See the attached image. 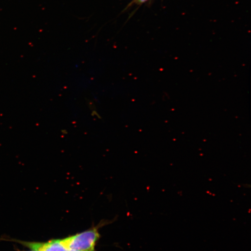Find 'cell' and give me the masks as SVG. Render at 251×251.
<instances>
[{"mask_svg": "<svg viewBox=\"0 0 251 251\" xmlns=\"http://www.w3.org/2000/svg\"><path fill=\"white\" fill-rule=\"evenodd\" d=\"M107 221H102L97 226L63 239L68 251H94L96 243L100 237L98 229L106 225Z\"/></svg>", "mask_w": 251, "mask_h": 251, "instance_id": "cell-1", "label": "cell"}, {"mask_svg": "<svg viewBox=\"0 0 251 251\" xmlns=\"http://www.w3.org/2000/svg\"><path fill=\"white\" fill-rule=\"evenodd\" d=\"M30 250L35 251H68L63 239L52 240L47 242L25 241L12 240Z\"/></svg>", "mask_w": 251, "mask_h": 251, "instance_id": "cell-2", "label": "cell"}, {"mask_svg": "<svg viewBox=\"0 0 251 251\" xmlns=\"http://www.w3.org/2000/svg\"><path fill=\"white\" fill-rule=\"evenodd\" d=\"M147 1L148 0H138V1H139L140 3H143V2H145Z\"/></svg>", "mask_w": 251, "mask_h": 251, "instance_id": "cell-3", "label": "cell"}, {"mask_svg": "<svg viewBox=\"0 0 251 251\" xmlns=\"http://www.w3.org/2000/svg\"><path fill=\"white\" fill-rule=\"evenodd\" d=\"M34 251V250H30H30H29V251Z\"/></svg>", "mask_w": 251, "mask_h": 251, "instance_id": "cell-4", "label": "cell"}, {"mask_svg": "<svg viewBox=\"0 0 251 251\" xmlns=\"http://www.w3.org/2000/svg\"><path fill=\"white\" fill-rule=\"evenodd\" d=\"M71 251V250H70V251Z\"/></svg>", "mask_w": 251, "mask_h": 251, "instance_id": "cell-5", "label": "cell"}]
</instances>
